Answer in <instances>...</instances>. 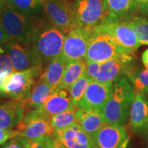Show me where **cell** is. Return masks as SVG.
<instances>
[{"label": "cell", "instance_id": "cell-1", "mask_svg": "<svg viewBox=\"0 0 148 148\" xmlns=\"http://www.w3.org/2000/svg\"><path fill=\"white\" fill-rule=\"evenodd\" d=\"M134 91L124 75L112 82V92L102 112L106 123L124 125L128 119Z\"/></svg>", "mask_w": 148, "mask_h": 148}, {"label": "cell", "instance_id": "cell-2", "mask_svg": "<svg viewBox=\"0 0 148 148\" xmlns=\"http://www.w3.org/2000/svg\"><path fill=\"white\" fill-rule=\"evenodd\" d=\"M66 34L50 24L34 25L32 38V50L42 63H49L62 52Z\"/></svg>", "mask_w": 148, "mask_h": 148}, {"label": "cell", "instance_id": "cell-3", "mask_svg": "<svg viewBox=\"0 0 148 148\" xmlns=\"http://www.w3.org/2000/svg\"><path fill=\"white\" fill-rule=\"evenodd\" d=\"M0 24L11 40L29 45L34 25L23 12L6 2L0 14Z\"/></svg>", "mask_w": 148, "mask_h": 148}, {"label": "cell", "instance_id": "cell-4", "mask_svg": "<svg viewBox=\"0 0 148 148\" xmlns=\"http://www.w3.org/2000/svg\"><path fill=\"white\" fill-rule=\"evenodd\" d=\"M123 53H127L118 45L110 34L96 27L93 29L84 59L86 62L101 63Z\"/></svg>", "mask_w": 148, "mask_h": 148}, {"label": "cell", "instance_id": "cell-5", "mask_svg": "<svg viewBox=\"0 0 148 148\" xmlns=\"http://www.w3.org/2000/svg\"><path fill=\"white\" fill-rule=\"evenodd\" d=\"M41 73L40 67L12 72L5 79L1 96L17 100L26 99L36 83V77Z\"/></svg>", "mask_w": 148, "mask_h": 148}, {"label": "cell", "instance_id": "cell-6", "mask_svg": "<svg viewBox=\"0 0 148 148\" xmlns=\"http://www.w3.org/2000/svg\"><path fill=\"white\" fill-rule=\"evenodd\" d=\"M40 2L51 23L66 35L78 27L73 4L69 0H40Z\"/></svg>", "mask_w": 148, "mask_h": 148}, {"label": "cell", "instance_id": "cell-7", "mask_svg": "<svg viewBox=\"0 0 148 148\" xmlns=\"http://www.w3.org/2000/svg\"><path fill=\"white\" fill-rule=\"evenodd\" d=\"M73 8L78 27L94 29L112 16L103 0H75Z\"/></svg>", "mask_w": 148, "mask_h": 148}, {"label": "cell", "instance_id": "cell-8", "mask_svg": "<svg viewBox=\"0 0 148 148\" xmlns=\"http://www.w3.org/2000/svg\"><path fill=\"white\" fill-rule=\"evenodd\" d=\"M16 127L19 131L18 136L27 139L53 136L55 134L50 118L45 115L39 108L27 112Z\"/></svg>", "mask_w": 148, "mask_h": 148}, {"label": "cell", "instance_id": "cell-9", "mask_svg": "<svg viewBox=\"0 0 148 148\" xmlns=\"http://www.w3.org/2000/svg\"><path fill=\"white\" fill-rule=\"evenodd\" d=\"M97 27L110 34L125 53L134 54V51L140 47L135 32L126 21L110 16Z\"/></svg>", "mask_w": 148, "mask_h": 148}, {"label": "cell", "instance_id": "cell-10", "mask_svg": "<svg viewBox=\"0 0 148 148\" xmlns=\"http://www.w3.org/2000/svg\"><path fill=\"white\" fill-rule=\"evenodd\" d=\"M93 29L77 27L66 35L60 56L66 62L84 58Z\"/></svg>", "mask_w": 148, "mask_h": 148}, {"label": "cell", "instance_id": "cell-11", "mask_svg": "<svg viewBox=\"0 0 148 148\" xmlns=\"http://www.w3.org/2000/svg\"><path fill=\"white\" fill-rule=\"evenodd\" d=\"M95 148H127L130 135L124 126L106 123L92 135Z\"/></svg>", "mask_w": 148, "mask_h": 148}, {"label": "cell", "instance_id": "cell-12", "mask_svg": "<svg viewBox=\"0 0 148 148\" xmlns=\"http://www.w3.org/2000/svg\"><path fill=\"white\" fill-rule=\"evenodd\" d=\"M5 49L15 71L42 67V62L36 56L32 48L10 40L6 43Z\"/></svg>", "mask_w": 148, "mask_h": 148}, {"label": "cell", "instance_id": "cell-13", "mask_svg": "<svg viewBox=\"0 0 148 148\" xmlns=\"http://www.w3.org/2000/svg\"><path fill=\"white\" fill-rule=\"evenodd\" d=\"M133 63V54L123 53L100 63L97 75L94 79L101 83L113 82L118 77L124 75L125 70Z\"/></svg>", "mask_w": 148, "mask_h": 148}, {"label": "cell", "instance_id": "cell-14", "mask_svg": "<svg viewBox=\"0 0 148 148\" xmlns=\"http://www.w3.org/2000/svg\"><path fill=\"white\" fill-rule=\"evenodd\" d=\"M112 82L101 83L92 80L86 88L78 108L102 110L112 92Z\"/></svg>", "mask_w": 148, "mask_h": 148}, {"label": "cell", "instance_id": "cell-15", "mask_svg": "<svg viewBox=\"0 0 148 148\" xmlns=\"http://www.w3.org/2000/svg\"><path fill=\"white\" fill-rule=\"evenodd\" d=\"M54 136L66 148H95L91 135L76 123L56 130Z\"/></svg>", "mask_w": 148, "mask_h": 148}, {"label": "cell", "instance_id": "cell-16", "mask_svg": "<svg viewBox=\"0 0 148 148\" xmlns=\"http://www.w3.org/2000/svg\"><path fill=\"white\" fill-rule=\"evenodd\" d=\"M130 127L134 133L146 130L148 125V98L140 92H134L130 112Z\"/></svg>", "mask_w": 148, "mask_h": 148}, {"label": "cell", "instance_id": "cell-17", "mask_svg": "<svg viewBox=\"0 0 148 148\" xmlns=\"http://www.w3.org/2000/svg\"><path fill=\"white\" fill-rule=\"evenodd\" d=\"M26 113L24 99H12L0 104V129L16 127Z\"/></svg>", "mask_w": 148, "mask_h": 148}, {"label": "cell", "instance_id": "cell-18", "mask_svg": "<svg viewBox=\"0 0 148 148\" xmlns=\"http://www.w3.org/2000/svg\"><path fill=\"white\" fill-rule=\"evenodd\" d=\"M71 105L72 99L70 90L59 86L45 102L38 108L51 119V116L63 112Z\"/></svg>", "mask_w": 148, "mask_h": 148}, {"label": "cell", "instance_id": "cell-19", "mask_svg": "<svg viewBox=\"0 0 148 148\" xmlns=\"http://www.w3.org/2000/svg\"><path fill=\"white\" fill-rule=\"evenodd\" d=\"M75 123L92 136L106 124V122L101 109L77 108L75 114Z\"/></svg>", "mask_w": 148, "mask_h": 148}, {"label": "cell", "instance_id": "cell-20", "mask_svg": "<svg viewBox=\"0 0 148 148\" xmlns=\"http://www.w3.org/2000/svg\"><path fill=\"white\" fill-rule=\"evenodd\" d=\"M55 90L50 85L38 78L33 86L29 95L24 99L26 107V112L41 106L48 98L52 95Z\"/></svg>", "mask_w": 148, "mask_h": 148}, {"label": "cell", "instance_id": "cell-21", "mask_svg": "<svg viewBox=\"0 0 148 148\" xmlns=\"http://www.w3.org/2000/svg\"><path fill=\"white\" fill-rule=\"evenodd\" d=\"M66 64L67 62L59 56L48 63L38 78L56 89L60 86Z\"/></svg>", "mask_w": 148, "mask_h": 148}, {"label": "cell", "instance_id": "cell-22", "mask_svg": "<svg viewBox=\"0 0 148 148\" xmlns=\"http://www.w3.org/2000/svg\"><path fill=\"white\" fill-rule=\"evenodd\" d=\"M86 66L87 63L84 58L68 62L59 86L69 89L72 85L85 73Z\"/></svg>", "mask_w": 148, "mask_h": 148}, {"label": "cell", "instance_id": "cell-23", "mask_svg": "<svg viewBox=\"0 0 148 148\" xmlns=\"http://www.w3.org/2000/svg\"><path fill=\"white\" fill-rule=\"evenodd\" d=\"M124 75L132 83L134 92L148 95V69H141L131 64L125 70Z\"/></svg>", "mask_w": 148, "mask_h": 148}, {"label": "cell", "instance_id": "cell-24", "mask_svg": "<svg viewBox=\"0 0 148 148\" xmlns=\"http://www.w3.org/2000/svg\"><path fill=\"white\" fill-rule=\"evenodd\" d=\"M107 10L117 19L130 18L136 10L135 0H103Z\"/></svg>", "mask_w": 148, "mask_h": 148}, {"label": "cell", "instance_id": "cell-25", "mask_svg": "<svg viewBox=\"0 0 148 148\" xmlns=\"http://www.w3.org/2000/svg\"><path fill=\"white\" fill-rule=\"evenodd\" d=\"M126 21L134 30L140 45H148V18L143 16H134Z\"/></svg>", "mask_w": 148, "mask_h": 148}, {"label": "cell", "instance_id": "cell-26", "mask_svg": "<svg viewBox=\"0 0 148 148\" xmlns=\"http://www.w3.org/2000/svg\"><path fill=\"white\" fill-rule=\"evenodd\" d=\"M78 107L74 106L73 104L63 112L51 116L50 121L56 130L64 129L75 123V114Z\"/></svg>", "mask_w": 148, "mask_h": 148}, {"label": "cell", "instance_id": "cell-27", "mask_svg": "<svg viewBox=\"0 0 148 148\" xmlns=\"http://www.w3.org/2000/svg\"><path fill=\"white\" fill-rule=\"evenodd\" d=\"M91 81V79L87 77L84 73L69 88L71 95L72 104L74 106L78 107L79 103L84 95L86 88L88 87V84Z\"/></svg>", "mask_w": 148, "mask_h": 148}, {"label": "cell", "instance_id": "cell-28", "mask_svg": "<svg viewBox=\"0 0 148 148\" xmlns=\"http://www.w3.org/2000/svg\"><path fill=\"white\" fill-rule=\"evenodd\" d=\"M8 4L21 12H31L42 5L40 0H5Z\"/></svg>", "mask_w": 148, "mask_h": 148}, {"label": "cell", "instance_id": "cell-29", "mask_svg": "<svg viewBox=\"0 0 148 148\" xmlns=\"http://www.w3.org/2000/svg\"><path fill=\"white\" fill-rule=\"evenodd\" d=\"M20 138L23 148H46V136L34 139H27L22 137H20Z\"/></svg>", "mask_w": 148, "mask_h": 148}, {"label": "cell", "instance_id": "cell-30", "mask_svg": "<svg viewBox=\"0 0 148 148\" xmlns=\"http://www.w3.org/2000/svg\"><path fill=\"white\" fill-rule=\"evenodd\" d=\"M86 63H87V66H86V71H85V75L91 80H94L99 73L100 63L97 62H88Z\"/></svg>", "mask_w": 148, "mask_h": 148}, {"label": "cell", "instance_id": "cell-31", "mask_svg": "<svg viewBox=\"0 0 148 148\" xmlns=\"http://www.w3.org/2000/svg\"><path fill=\"white\" fill-rule=\"evenodd\" d=\"M19 131L17 130H3L0 129V145L11 138L19 136Z\"/></svg>", "mask_w": 148, "mask_h": 148}, {"label": "cell", "instance_id": "cell-32", "mask_svg": "<svg viewBox=\"0 0 148 148\" xmlns=\"http://www.w3.org/2000/svg\"><path fill=\"white\" fill-rule=\"evenodd\" d=\"M0 69L12 73L15 71L8 53L0 56Z\"/></svg>", "mask_w": 148, "mask_h": 148}, {"label": "cell", "instance_id": "cell-33", "mask_svg": "<svg viewBox=\"0 0 148 148\" xmlns=\"http://www.w3.org/2000/svg\"><path fill=\"white\" fill-rule=\"evenodd\" d=\"M0 148H23V146L21 138L18 136L8 140L3 145H1Z\"/></svg>", "mask_w": 148, "mask_h": 148}, {"label": "cell", "instance_id": "cell-34", "mask_svg": "<svg viewBox=\"0 0 148 148\" xmlns=\"http://www.w3.org/2000/svg\"><path fill=\"white\" fill-rule=\"evenodd\" d=\"M46 148H66L57 139L56 137L53 136H46Z\"/></svg>", "mask_w": 148, "mask_h": 148}, {"label": "cell", "instance_id": "cell-35", "mask_svg": "<svg viewBox=\"0 0 148 148\" xmlns=\"http://www.w3.org/2000/svg\"><path fill=\"white\" fill-rule=\"evenodd\" d=\"M136 10L143 15L148 14V0H135Z\"/></svg>", "mask_w": 148, "mask_h": 148}, {"label": "cell", "instance_id": "cell-36", "mask_svg": "<svg viewBox=\"0 0 148 148\" xmlns=\"http://www.w3.org/2000/svg\"><path fill=\"white\" fill-rule=\"evenodd\" d=\"M11 73L6 71H3V70L0 69V95H2V91H3V83L5 78L10 75Z\"/></svg>", "mask_w": 148, "mask_h": 148}, {"label": "cell", "instance_id": "cell-37", "mask_svg": "<svg viewBox=\"0 0 148 148\" xmlns=\"http://www.w3.org/2000/svg\"><path fill=\"white\" fill-rule=\"evenodd\" d=\"M10 38L3 29V27L0 24V44H5L8 43L10 41Z\"/></svg>", "mask_w": 148, "mask_h": 148}, {"label": "cell", "instance_id": "cell-38", "mask_svg": "<svg viewBox=\"0 0 148 148\" xmlns=\"http://www.w3.org/2000/svg\"><path fill=\"white\" fill-rule=\"evenodd\" d=\"M141 59L143 65L145 66L146 69H148V49H146V50L143 53Z\"/></svg>", "mask_w": 148, "mask_h": 148}, {"label": "cell", "instance_id": "cell-39", "mask_svg": "<svg viewBox=\"0 0 148 148\" xmlns=\"http://www.w3.org/2000/svg\"><path fill=\"white\" fill-rule=\"evenodd\" d=\"M6 3V1L5 0H0V14H1V11H2L3 7Z\"/></svg>", "mask_w": 148, "mask_h": 148}, {"label": "cell", "instance_id": "cell-40", "mask_svg": "<svg viewBox=\"0 0 148 148\" xmlns=\"http://www.w3.org/2000/svg\"><path fill=\"white\" fill-rule=\"evenodd\" d=\"M3 53V50L2 49V48L0 47V54H1V53Z\"/></svg>", "mask_w": 148, "mask_h": 148}, {"label": "cell", "instance_id": "cell-41", "mask_svg": "<svg viewBox=\"0 0 148 148\" xmlns=\"http://www.w3.org/2000/svg\"><path fill=\"white\" fill-rule=\"evenodd\" d=\"M145 132H146V134H147V133H148V125L147 127V129H146V130H145Z\"/></svg>", "mask_w": 148, "mask_h": 148}, {"label": "cell", "instance_id": "cell-42", "mask_svg": "<svg viewBox=\"0 0 148 148\" xmlns=\"http://www.w3.org/2000/svg\"><path fill=\"white\" fill-rule=\"evenodd\" d=\"M147 136H148V133H147Z\"/></svg>", "mask_w": 148, "mask_h": 148}]
</instances>
